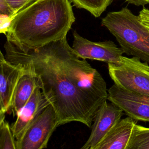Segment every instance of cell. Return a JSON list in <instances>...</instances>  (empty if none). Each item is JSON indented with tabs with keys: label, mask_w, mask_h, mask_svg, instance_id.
Instances as JSON below:
<instances>
[{
	"label": "cell",
	"mask_w": 149,
	"mask_h": 149,
	"mask_svg": "<svg viewBox=\"0 0 149 149\" xmlns=\"http://www.w3.org/2000/svg\"><path fill=\"white\" fill-rule=\"evenodd\" d=\"M123 114V111L114 104L104 102L95 117L91 134L81 148H90L97 144L122 119Z\"/></svg>",
	"instance_id": "ba28073f"
},
{
	"label": "cell",
	"mask_w": 149,
	"mask_h": 149,
	"mask_svg": "<svg viewBox=\"0 0 149 149\" xmlns=\"http://www.w3.org/2000/svg\"><path fill=\"white\" fill-rule=\"evenodd\" d=\"M73 36L72 48L79 58L107 63H117L120 61L123 52L113 41H91L81 37L76 31L73 32Z\"/></svg>",
	"instance_id": "8992f818"
},
{
	"label": "cell",
	"mask_w": 149,
	"mask_h": 149,
	"mask_svg": "<svg viewBox=\"0 0 149 149\" xmlns=\"http://www.w3.org/2000/svg\"><path fill=\"white\" fill-rule=\"evenodd\" d=\"M126 1L136 6H144L149 3V0H126Z\"/></svg>",
	"instance_id": "d6986e66"
},
{
	"label": "cell",
	"mask_w": 149,
	"mask_h": 149,
	"mask_svg": "<svg viewBox=\"0 0 149 149\" xmlns=\"http://www.w3.org/2000/svg\"><path fill=\"white\" fill-rule=\"evenodd\" d=\"M22 70L7 61L0 63V111L10 109L13 93Z\"/></svg>",
	"instance_id": "8fae6325"
},
{
	"label": "cell",
	"mask_w": 149,
	"mask_h": 149,
	"mask_svg": "<svg viewBox=\"0 0 149 149\" xmlns=\"http://www.w3.org/2000/svg\"><path fill=\"white\" fill-rule=\"evenodd\" d=\"M10 9L15 13L25 9L37 0H3Z\"/></svg>",
	"instance_id": "e0dca14e"
},
{
	"label": "cell",
	"mask_w": 149,
	"mask_h": 149,
	"mask_svg": "<svg viewBox=\"0 0 149 149\" xmlns=\"http://www.w3.org/2000/svg\"><path fill=\"white\" fill-rule=\"evenodd\" d=\"M6 60L5 59V55H3V54H2V52H1V49H0V63H3L5 62H6Z\"/></svg>",
	"instance_id": "44dd1931"
},
{
	"label": "cell",
	"mask_w": 149,
	"mask_h": 149,
	"mask_svg": "<svg viewBox=\"0 0 149 149\" xmlns=\"http://www.w3.org/2000/svg\"><path fill=\"white\" fill-rule=\"evenodd\" d=\"M137 121L127 116L122 119L97 144L89 149H126Z\"/></svg>",
	"instance_id": "30bf717a"
},
{
	"label": "cell",
	"mask_w": 149,
	"mask_h": 149,
	"mask_svg": "<svg viewBox=\"0 0 149 149\" xmlns=\"http://www.w3.org/2000/svg\"><path fill=\"white\" fill-rule=\"evenodd\" d=\"M0 149H17L11 127L5 120L0 127Z\"/></svg>",
	"instance_id": "9a60e30c"
},
{
	"label": "cell",
	"mask_w": 149,
	"mask_h": 149,
	"mask_svg": "<svg viewBox=\"0 0 149 149\" xmlns=\"http://www.w3.org/2000/svg\"><path fill=\"white\" fill-rule=\"evenodd\" d=\"M6 60L33 74L61 126L72 122L90 127L108 100L107 84L97 69L77 56L66 37L33 49L6 40Z\"/></svg>",
	"instance_id": "6da1fadb"
},
{
	"label": "cell",
	"mask_w": 149,
	"mask_h": 149,
	"mask_svg": "<svg viewBox=\"0 0 149 149\" xmlns=\"http://www.w3.org/2000/svg\"><path fill=\"white\" fill-rule=\"evenodd\" d=\"M49 104L40 88L37 86L17 115L15 122L10 126L12 134L16 140L20 137L31 122Z\"/></svg>",
	"instance_id": "9c48e42d"
},
{
	"label": "cell",
	"mask_w": 149,
	"mask_h": 149,
	"mask_svg": "<svg viewBox=\"0 0 149 149\" xmlns=\"http://www.w3.org/2000/svg\"><path fill=\"white\" fill-rule=\"evenodd\" d=\"M108 100L134 120L149 122V97L118 87L114 84L108 89Z\"/></svg>",
	"instance_id": "52a82bcc"
},
{
	"label": "cell",
	"mask_w": 149,
	"mask_h": 149,
	"mask_svg": "<svg viewBox=\"0 0 149 149\" xmlns=\"http://www.w3.org/2000/svg\"><path fill=\"white\" fill-rule=\"evenodd\" d=\"M5 112H3V111H0V127L2 125V123H3V122L5 120Z\"/></svg>",
	"instance_id": "ffe728a7"
},
{
	"label": "cell",
	"mask_w": 149,
	"mask_h": 149,
	"mask_svg": "<svg viewBox=\"0 0 149 149\" xmlns=\"http://www.w3.org/2000/svg\"><path fill=\"white\" fill-rule=\"evenodd\" d=\"M37 86V79L30 73L22 70L13 93L9 109L14 116H17Z\"/></svg>",
	"instance_id": "7c38bea8"
},
{
	"label": "cell",
	"mask_w": 149,
	"mask_h": 149,
	"mask_svg": "<svg viewBox=\"0 0 149 149\" xmlns=\"http://www.w3.org/2000/svg\"><path fill=\"white\" fill-rule=\"evenodd\" d=\"M109 74L118 87L149 97V65L137 58L122 56L117 63H108Z\"/></svg>",
	"instance_id": "277c9868"
},
{
	"label": "cell",
	"mask_w": 149,
	"mask_h": 149,
	"mask_svg": "<svg viewBox=\"0 0 149 149\" xmlns=\"http://www.w3.org/2000/svg\"><path fill=\"white\" fill-rule=\"evenodd\" d=\"M126 149H149V127L136 123Z\"/></svg>",
	"instance_id": "4fadbf2b"
},
{
	"label": "cell",
	"mask_w": 149,
	"mask_h": 149,
	"mask_svg": "<svg viewBox=\"0 0 149 149\" xmlns=\"http://www.w3.org/2000/svg\"><path fill=\"white\" fill-rule=\"evenodd\" d=\"M140 21L149 29V9L143 8L138 15Z\"/></svg>",
	"instance_id": "ac0fdd59"
},
{
	"label": "cell",
	"mask_w": 149,
	"mask_h": 149,
	"mask_svg": "<svg viewBox=\"0 0 149 149\" xmlns=\"http://www.w3.org/2000/svg\"><path fill=\"white\" fill-rule=\"evenodd\" d=\"M74 6L88 11L94 16L98 17L105 10L112 0H70Z\"/></svg>",
	"instance_id": "5bb4252c"
},
{
	"label": "cell",
	"mask_w": 149,
	"mask_h": 149,
	"mask_svg": "<svg viewBox=\"0 0 149 149\" xmlns=\"http://www.w3.org/2000/svg\"><path fill=\"white\" fill-rule=\"evenodd\" d=\"M75 17L70 0H37L19 12L6 33V40L33 49L66 37Z\"/></svg>",
	"instance_id": "7a4b0ae2"
},
{
	"label": "cell",
	"mask_w": 149,
	"mask_h": 149,
	"mask_svg": "<svg viewBox=\"0 0 149 149\" xmlns=\"http://www.w3.org/2000/svg\"><path fill=\"white\" fill-rule=\"evenodd\" d=\"M16 15L3 0H0V34H6Z\"/></svg>",
	"instance_id": "2e32d148"
},
{
	"label": "cell",
	"mask_w": 149,
	"mask_h": 149,
	"mask_svg": "<svg viewBox=\"0 0 149 149\" xmlns=\"http://www.w3.org/2000/svg\"><path fill=\"white\" fill-rule=\"evenodd\" d=\"M80 149H89L88 148H81Z\"/></svg>",
	"instance_id": "7402d4cb"
},
{
	"label": "cell",
	"mask_w": 149,
	"mask_h": 149,
	"mask_svg": "<svg viewBox=\"0 0 149 149\" xmlns=\"http://www.w3.org/2000/svg\"><path fill=\"white\" fill-rule=\"evenodd\" d=\"M115 37L123 53L149 64V29L125 7L109 12L101 21Z\"/></svg>",
	"instance_id": "3957f363"
},
{
	"label": "cell",
	"mask_w": 149,
	"mask_h": 149,
	"mask_svg": "<svg viewBox=\"0 0 149 149\" xmlns=\"http://www.w3.org/2000/svg\"><path fill=\"white\" fill-rule=\"evenodd\" d=\"M56 113L51 105L46 107L16 140L17 149H44L58 127Z\"/></svg>",
	"instance_id": "5b68a950"
}]
</instances>
